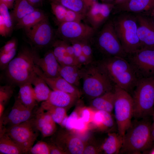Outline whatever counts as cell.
<instances>
[{
    "instance_id": "cell-1",
    "label": "cell",
    "mask_w": 154,
    "mask_h": 154,
    "mask_svg": "<svg viewBox=\"0 0 154 154\" xmlns=\"http://www.w3.org/2000/svg\"><path fill=\"white\" fill-rule=\"evenodd\" d=\"M36 49L24 46L4 70L5 77L10 84L19 86L31 82L37 74V61L39 57Z\"/></svg>"
},
{
    "instance_id": "cell-2",
    "label": "cell",
    "mask_w": 154,
    "mask_h": 154,
    "mask_svg": "<svg viewBox=\"0 0 154 154\" xmlns=\"http://www.w3.org/2000/svg\"><path fill=\"white\" fill-rule=\"evenodd\" d=\"M149 118L135 119L123 136L119 154L146 153L153 146Z\"/></svg>"
},
{
    "instance_id": "cell-3",
    "label": "cell",
    "mask_w": 154,
    "mask_h": 154,
    "mask_svg": "<svg viewBox=\"0 0 154 154\" xmlns=\"http://www.w3.org/2000/svg\"><path fill=\"white\" fill-rule=\"evenodd\" d=\"M97 62L114 85L129 93L134 90L138 79L125 58L118 56L110 57L103 58Z\"/></svg>"
},
{
    "instance_id": "cell-4",
    "label": "cell",
    "mask_w": 154,
    "mask_h": 154,
    "mask_svg": "<svg viewBox=\"0 0 154 154\" xmlns=\"http://www.w3.org/2000/svg\"><path fill=\"white\" fill-rule=\"evenodd\" d=\"M81 68L83 92L92 100L114 90V85L99 66L92 62Z\"/></svg>"
},
{
    "instance_id": "cell-5",
    "label": "cell",
    "mask_w": 154,
    "mask_h": 154,
    "mask_svg": "<svg viewBox=\"0 0 154 154\" xmlns=\"http://www.w3.org/2000/svg\"><path fill=\"white\" fill-rule=\"evenodd\" d=\"M114 15L112 20L114 28L125 52L127 54L141 49L135 14L122 12Z\"/></svg>"
},
{
    "instance_id": "cell-6",
    "label": "cell",
    "mask_w": 154,
    "mask_h": 154,
    "mask_svg": "<svg viewBox=\"0 0 154 154\" xmlns=\"http://www.w3.org/2000/svg\"><path fill=\"white\" fill-rule=\"evenodd\" d=\"M135 119L149 118L154 111V77L138 79L132 96Z\"/></svg>"
},
{
    "instance_id": "cell-7",
    "label": "cell",
    "mask_w": 154,
    "mask_h": 154,
    "mask_svg": "<svg viewBox=\"0 0 154 154\" xmlns=\"http://www.w3.org/2000/svg\"><path fill=\"white\" fill-rule=\"evenodd\" d=\"M115 99L113 111L118 133L123 136L130 127L133 116V104L130 94L114 85Z\"/></svg>"
},
{
    "instance_id": "cell-8",
    "label": "cell",
    "mask_w": 154,
    "mask_h": 154,
    "mask_svg": "<svg viewBox=\"0 0 154 154\" xmlns=\"http://www.w3.org/2000/svg\"><path fill=\"white\" fill-rule=\"evenodd\" d=\"M96 44L104 58L118 56L126 58L124 51L116 33L111 19L103 25L96 39Z\"/></svg>"
},
{
    "instance_id": "cell-9",
    "label": "cell",
    "mask_w": 154,
    "mask_h": 154,
    "mask_svg": "<svg viewBox=\"0 0 154 154\" xmlns=\"http://www.w3.org/2000/svg\"><path fill=\"white\" fill-rule=\"evenodd\" d=\"M39 131L34 117L20 123L0 130L6 133L27 154L38 137Z\"/></svg>"
},
{
    "instance_id": "cell-10",
    "label": "cell",
    "mask_w": 154,
    "mask_h": 154,
    "mask_svg": "<svg viewBox=\"0 0 154 154\" xmlns=\"http://www.w3.org/2000/svg\"><path fill=\"white\" fill-rule=\"evenodd\" d=\"M125 59L138 79L154 77V49L141 48L127 54Z\"/></svg>"
},
{
    "instance_id": "cell-11",
    "label": "cell",
    "mask_w": 154,
    "mask_h": 154,
    "mask_svg": "<svg viewBox=\"0 0 154 154\" xmlns=\"http://www.w3.org/2000/svg\"><path fill=\"white\" fill-rule=\"evenodd\" d=\"M56 36L61 40L70 43L73 41L89 40L96 30L91 26L81 21H73L58 24Z\"/></svg>"
},
{
    "instance_id": "cell-12",
    "label": "cell",
    "mask_w": 154,
    "mask_h": 154,
    "mask_svg": "<svg viewBox=\"0 0 154 154\" xmlns=\"http://www.w3.org/2000/svg\"><path fill=\"white\" fill-rule=\"evenodd\" d=\"M24 30L33 46L32 47L35 49L52 46L55 40L56 32L50 24L48 17L34 26Z\"/></svg>"
},
{
    "instance_id": "cell-13",
    "label": "cell",
    "mask_w": 154,
    "mask_h": 154,
    "mask_svg": "<svg viewBox=\"0 0 154 154\" xmlns=\"http://www.w3.org/2000/svg\"><path fill=\"white\" fill-rule=\"evenodd\" d=\"M52 135V142L66 154H83L85 142L70 131L61 129Z\"/></svg>"
},
{
    "instance_id": "cell-14",
    "label": "cell",
    "mask_w": 154,
    "mask_h": 154,
    "mask_svg": "<svg viewBox=\"0 0 154 154\" xmlns=\"http://www.w3.org/2000/svg\"><path fill=\"white\" fill-rule=\"evenodd\" d=\"M23 104L17 98L8 114L0 118V129L26 121L33 117V111Z\"/></svg>"
},
{
    "instance_id": "cell-15",
    "label": "cell",
    "mask_w": 154,
    "mask_h": 154,
    "mask_svg": "<svg viewBox=\"0 0 154 154\" xmlns=\"http://www.w3.org/2000/svg\"><path fill=\"white\" fill-rule=\"evenodd\" d=\"M114 5L113 3L95 2L88 9L85 18L96 31L108 20Z\"/></svg>"
},
{
    "instance_id": "cell-16",
    "label": "cell",
    "mask_w": 154,
    "mask_h": 154,
    "mask_svg": "<svg viewBox=\"0 0 154 154\" xmlns=\"http://www.w3.org/2000/svg\"><path fill=\"white\" fill-rule=\"evenodd\" d=\"M135 15L137 34L141 48L154 49V26L152 20L145 14Z\"/></svg>"
},
{
    "instance_id": "cell-17",
    "label": "cell",
    "mask_w": 154,
    "mask_h": 154,
    "mask_svg": "<svg viewBox=\"0 0 154 154\" xmlns=\"http://www.w3.org/2000/svg\"><path fill=\"white\" fill-rule=\"evenodd\" d=\"M154 10V0H128L114 5L112 11L113 15L120 13L146 14Z\"/></svg>"
},
{
    "instance_id": "cell-18",
    "label": "cell",
    "mask_w": 154,
    "mask_h": 154,
    "mask_svg": "<svg viewBox=\"0 0 154 154\" xmlns=\"http://www.w3.org/2000/svg\"><path fill=\"white\" fill-rule=\"evenodd\" d=\"M36 64L44 75L48 78H54L60 76V65L52 49L48 50L43 57H39Z\"/></svg>"
},
{
    "instance_id": "cell-19",
    "label": "cell",
    "mask_w": 154,
    "mask_h": 154,
    "mask_svg": "<svg viewBox=\"0 0 154 154\" xmlns=\"http://www.w3.org/2000/svg\"><path fill=\"white\" fill-rule=\"evenodd\" d=\"M36 73L45 81L53 90H58L77 96L80 97L81 93L77 87L70 84L60 76L54 78H48L44 75L37 66L36 67Z\"/></svg>"
},
{
    "instance_id": "cell-20",
    "label": "cell",
    "mask_w": 154,
    "mask_h": 154,
    "mask_svg": "<svg viewBox=\"0 0 154 154\" xmlns=\"http://www.w3.org/2000/svg\"><path fill=\"white\" fill-rule=\"evenodd\" d=\"M79 98L64 92L53 90L48 100L44 102L50 105L67 110L77 103Z\"/></svg>"
},
{
    "instance_id": "cell-21",
    "label": "cell",
    "mask_w": 154,
    "mask_h": 154,
    "mask_svg": "<svg viewBox=\"0 0 154 154\" xmlns=\"http://www.w3.org/2000/svg\"><path fill=\"white\" fill-rule=\"evenodd\" d=\"M50 5L52 12L55 16L58 24L68 22L81 21L85 18L81 15L57 3L51 2Z\"/></svg>"
},
{
    "instance_id": "cell-22",
    "label": "cell",
    "mask_w": 154,
    "mask_h": 154,
    "mask_svg": "<svg viewBox=\"0 0 154 154\" xmlns=\"http://www.w3.org/2000/svg\"><path fill=\"white\" fill-rule=\"evenodd\" d=\"M98 131L111 132L115 125V121L112 114L107 112L95 110L91 122Z\"/></svg>"
},
{
    "instance_id": "cell-23",
    "label": "cell",
    "mask_w": 154,
    "mask_h": 154,
    "mask_svg": "<svg viewBox=\"0 0 154 154\" xmlns=\"http://www.w3.org/2000/svg\"><path fill=\"white\" fill-rule=\"evenodd\" d=\"M123 142V137L118 133L110 132L100 145L102 153L105 154H119Z\"/></svg>"
},
{
    "instance_id": "cell-24",
    "label": "cell",
    "mask_w": 154,
    "mask_h": 154,
    "mask_svg": "<svg viewBox=\"0 0 154 154\" xmlns=\"http://www.w3.org/2000/svg\"><path fill=\"white\" fill-rule=\"evenodd\" d=\"M115 99L114 90L91 100L90 107L95 110L112 114L114 110Z\"/></svg>"
},
{
    "instance_id": "cell-25",
    "label": "cell",
    "mask_w": 154,
    "mask_h": 154,
    "mask_svg": "<svg viewBox=\"0 0 154 154\" xmlns=\"http://www.w3.org/2000/svg\"><path fill=\"white\" fill-rule=\"evenodd\" d=\"M31 82L34 86L33 94L36 101L43 102L47 100L52 91L44 80L37 73Z\"/></svg>"
},
{
    "instance_id": "cell-26",
    "label": "cell",
    "mask_w": 154,
    "mask_h": 154,
    "mask_svg": "<svg viewBox=\"0 0 154 154\" xmlns=\"http://www.w3.org/2000/svg\"><path fill=\"white\" fill-rule=\"evenodd\" d=\"M48 17L42 11L38 8L27 15L17 22L14 29H25L35 25Z\"/></svg>"
},
{
    "instance_id": "cell-27",
    "label": "cell",
    "mask_w": 154,
    "mask_h": 154,
    "mask_svg": "<svg viewBox=\"0 0 154 154\" xmlns=\"http://www.w3.org/2000/svg\"><path fill=\"white\" fill-rule=\"evenodd\" d=\"M19 86V89L17 98L24 105L33 110L36 105L37 101L34 96L31 82L23 83Z\"/></svg>"
},
{
    "instance_id": "cell-28",
    "label": "cell",
    "mask_w": 154,
    "mask_h": 154,
    "mask_svg": "<svg viewBox=\"0 0 154 154\" xmlns=\"http://www.w3.org/2000/svg\"><path fill=\"white\" fill-rule=\"evenodd\" d=\"M81 67L77 66L60 65V76L70 84L77 87L81 79Z\"/></svg>"
},
{
    "instance_id": "cell-29",
    "label": "cell",
    "mask_w": 154,
    "mask_h": 154,
    "mask_svg": "<svg viewBox=\"0 0 154 154\" xmlns=\"http://www.w3.org/2000/svg\"><path fill=\"white\" fill-rule=\"evenodd\" d=\"M13 8L11 15L13 23L16 24L27 15L38 8L26 0H15Z\"/></svg>"
},
{
    "instance_id": "cell-30",
    "label": "cell",
    "mask_w": 154,
    "mask_h": 154,
    "mask_svg": "<svg viewBox=\"0 0 154 154\" xmlns=\"http://www.w3.org/2000/svg\"><path fill=\"white\" fill-rule=\"evenodd\" d=\"M0 154H22V149L4 132H0Z\"/></svg>"
},
{
    "instance_id": "cell-31",
    "label": "cell",
    "mask_w": 154,
    "mask_h": 154,
    "mask_svg": "<svg viewBox=\"0 0 154 154\" xmlns=\"http://www.w3.org/2000/svg\"><path fill=\"white\" fill-rule=\"evenodd\" d=\"M40 106L50 114L56 123L65 128L68 117L66 109L52 106L45 102H42Z\"/></svg>"
},
{
    "instance_id": "cell-32",
    "label": "cell",
    "mask_w": 154,
    "mask_h": 154,
    "mask_svg": "<svg viewBox=\"0 0 154 154\" xmlns=\"http://www.w3.org/2000/svg\"><path fill=\"white\" fill-rule=\"evenodd\" d=\"M59 3L67 8L85 17L88 8L83 0H56Z\"/></svg>"
},
{
    "instance_id": "cell-33",
    "label": "cell",
    "mask_w": 154,
    "mask_h": 154,
    "mask_svg": "<svg viewBox=\"0 0 154 154\" xmlns=\"http://www.w3.org/2000/svg\"><path fill=\"white\" fill-rule=\"evenodd\" d=\"M9 9L5 3L0 1V14L3 17L7 28L8 37L11 35L14 27Z\"/></svg>"
},
{
    "instance_id": "cell-34",
    "label": "cell",
    "mask_w": 154,
    "mask_h": 154,
    "mask_svg": "<svg viewBox=\"0 0 154 154\" xmlns=\"http://www.w3.org/2000/svg\"><path fill=\"white\" fill-rule=\"evenodd\" d=\"M66 42L62 40H55L52 46L54 54L59 63L63 58L68 54L66 48Z\"/></svg>"
},
{
    "instance_id": "cell-35",
    "label": "cell",
    "mask_w": 154,
    "mask_h": 154,
    "mask_svg": "<svg viewBox=\"0 0 154 154\" xmlns=\"http://www.w3.org/2000/svg\"><path fill=\"white\" fill-rule=\"evenodd\" d=\"M14 86L6 85L0 87V104L5 106L12 96L14 92Z\"/></svg>"
},
{
    "instance_id": "cell-36",
    "label": "cell",
    "mask_w": 154,
    "mask_h": 154,
    "mask_svg": "<svg viewBox=\"0 0 154 154\" xmlns=\"http://www.w3.org/2000/svg\"><path fill=\"white\" fill-rule=\"evenodd\" d=\"M27 154H50L48 144L43 141H38L29 149Z\"/></svg>"
},
{
    "instance_id": "cell-37",
    "label": "cell",
    "mask_w": 154,
    "mask_h": 154,
    "mask_svg": "<svg viewBox=\"0 0 154 154\" xmlns=\"http://www.w3.org/2000/svg\"><path fill=\"white\" fill-rule=\"evenodd\" d=\"M17 47L7 52L0 53V68L1 70L6 68L14 58L17 52Z\"/></svg>"
},
{
    "instance_id": "cell-38",
    "label": "cell",
    "mask_w": 154,
    "mask_h": 154,
    "mask_svg": "<svg viewBox=\"0 0 154 154\" xmlns=\"http://www.w3.org/2000/svg\"><path fill=\"white\" fill-rule=\"evenodd\" d=\"M81 106L77 107L68 116L65 127L67 130L71 131H72L76 122L80 117V112Z\"/></svg>"
},
{
    "instance_id": "cell-39",
    "label": "cell",
    "mask_w": 154,
    "mask_h": 154,
    "mask_svg": "<svg viewBox=\"0 0 154 154\" xmlns=\"http://www.w3.org/2000/svg\"><path fill=\"white\" fill-rule=\"evenodd\" d=\"M102 153L100 145H99L90 141L85 142V146L83 154H98Z\"/></svg>"
},
{
    "instance_id": "cell-40",
    "label": "cell",
    "mask_w": 154,
    "mask_h": 154,
    "mask_svg": "<svg viewBox=\"0 0 154 154\" xmlns=\"http://www.w3.org/2000/svg\"><path fill=\"white\" fill-rule=\"evenodd\" d=\"M91 107H88L82 106L80 112V117L86 122L89 123L91 122L95 110H93Z\"/></svg>"
},
{
    "instance_id": "cell-41",
    "label": "cell",
    "mask_w": 154,
    "mask_h": 154,
    "mask_svg": "<svg viewBox=\"0 0 154 154\" xmlns=\"http://www.w3.org/2000/svg\"><path fill=\"white\" fill-rule=\"evenodd\" d=\"M88 123L85 121L80 117L75 123L72 132L78 133L85 132L88 128Z\"/></svg>"
},
{
    "instance_id": "cell-42",
    "label": "cell",
    "mask_w": 154,
    "mask_h": 154,
    "mask_svg": "<svg viewBox=\"0 0 154 154\" xmlns=\"http://www.w3.org/2000/svg\"><path fill=\"white\" fill-rule=\"evenodd\" d=\"M18 42L15 38H13L7 42L0 49V53L7 52L17 47Z\"/></svg>"
},
{
    "instance_id": "cell-43",
    "label": "cell",
    "mask_w": 154,
    "mask_h": 154,
    "mask_svg": "<svg viewBox=\"0 0 154 154\" xmlns=\"http://www.w3.org/2000/svg\"><path fill=\"white\" fill-rule=\"evenodd\" d=\"M62 66H77L81 67L76 58L72 56L67 54L65 56L59 63Z\"/></svg>"
},
{
    "instance_id": "cell-44",
    "label": "cell",
    "mask_w": 154,
    "mask_h": 154,
    "mask_svg": "<svg viewBox=\"0 0 154 154\" xmlns=\"http://www.w3.org/2000/svg\"><path fill=\"white\" fill-rule=\"evenodd\" d=\"M82 53L92 60V52L91 47L89 42V40L82 41Z\"/></svg>"
},
{
    "instance_id": "cell-45",
    "label": "cell",
    "mask_w": 154,
    "mask_h": 154,
    "mask_svg": "<svg viewBox=\"0 0 154 154\" xmlns=\"http://www.w3.org/2000/svg\"><path fill=\"white\" fill-rule=\"evenodd\" d=\"M70 43L74 48V56L77 59L82 54V41H73Z\"/></svg>"
},
{
    "instance_id": "cell-46",
    "label": "cell",
    "mask_w": 154,
    "mask_h": 154,
    "mask_svg": "<svg viewBox=\"0 0 154 154\" xmlns=\"http://www.w3.org/2000/svg\"><path fill=\"white\" fill-rule=\"evenodd\" d=\"M48 144L50 154H66L64 151L54 143L52 142Z\"/></svg>"
},
{
    "instance_id": "cell-47",
    "label": "cell",
    "mask_w": 154,
    "mask_h": 154,
    "mask_svg": "<svg viewBox=\"0 0 154 154\" xmlns=\"http://www.w3.org/2000/svg\"><path fill=\"white\" fill-rule=\"evenodd\" d=\"M0 34L3 37H8L7 28L3 17L0 14Z\"/></svg>"
},
{
    "instance_id": "cell-48",
    "label": "cell",
    "mask_w": 154,
    "mask_h": 154,
    "mask_svg": "<svg viewBox=\"0 0 154 154\" xmlns=\"http://www.w3.org/2000/svg\"><path fill=\"white\" fill-rule=\"evenodd\" d=\"M77 60L81 66L82 65H86L92 62V60L88 58L83 53L77 58Z\"/></svg>"
},
{
    "instance_id": "cell-49",
    "label": "cell",
    "mask_w": 154,
    "mask_h": 154,
    "mask_svg": "<svg viewBox=\"0 0 154 154\" xmlns=\"http://www.w3.org/2000/svg\"><path fill=\"white\" fill-rule=\"evenodd\" d=\"M36 8H38L42 5L43 0H26Z\"/></svg>"
},
{
    "instance_id": "cell-50",
    "label": "cell",
    "mask_w": 154,
    "mask_h": 154,
    "mask_svg": "<svg viewBox=\"0 0 154 154\" xmlns=\"http://www.w3.org/2000/svg\"><path fill=\"white\" fill-rule=\"evenodd\" d=\"M66 48L67 53L68 55L74 57V50L72 46V45H70L66 42Z\"/></svg>"
},
{
    "instance_id": "cell-51",
    "label": "cell",
    "mask_w": 154,
    "mask_h": 154,
    "mask_svg": "<svg viewBox=\"0 0 154 154\" xmlns=\"http://www.w3.org/2000/svg\"><path fill=\"white\" fill-rule=\"evenodd\" d=\"M15 0H5V3L9 9L13 7Z\"/></svg>"
},
{
    "instance_id": "cell-52",
    "label": "cell",
    "mask_w": 154,
    "mask_h": 154,
    "mask_svg": "<svg viewBox=\"0 0 154 154\" xmlns=\"http://www.w3.org/2000/svg\"><path fill=\"white\" fill-rule=\"evenodd\" d=\"M5 108V106L2 104H0V118H1L3 115Z\"/></svg>"
},
{
    "instance_id": "cell-53",
    "label": "cell",
    "mask_w": 154,
    "mask_h": 154,
    "mask_svg": "<svg viewBox=\"0 0 154 154\" xmlns=\"http://www.w3.org/2000/svg\"><path fill=\"white\" fill-rule=\"evenodd\" d=\"M151 135L152 139L154 143V125L152 124L151 128Z\"/></svg>"
},
{
    "instance_id": "cell-54",
    "label": "cell",
    "mask_w": 154,
    "mask_h": 154,
    "mask_svg": "<svg viewBox=\"0 0 154 154\" xmlns=\"http://www.w3.org/2000/svg\"><path fill=\"white\" fill-rule=\"evenodd\" d=\"M128 0H114V5L119 4L123 3Z\"/></svg>"
},
{
    "instance_id": "cell-55",
    "label": "cell",
    "mask_w": 154,
    "mask_h": 154,
    "mask_svg": "<svg viewBox=\"0 0 154 154\" xmlns=\"http://www.w3.org/2000/svg\"><path fill=\"white\" fill-rule=\"evenodd\" d=\"M88 9L91 5V4L90 0H83Z\"/></svg>"
},
{
    "instance_id": "cell-56",
    "label": "cell",
    "mask_w": 154,
    "mask_h": 154,
    "mask_svg": "<svg viewBox=\"0 0 154 154\" xmlns=\"http://www.w3.org/2000/svg\"><path fill=\"white\" fill-rule=\"evenodd\" d=\"M150 154H154V146H153L151 149L148 151L146 153Z\"/></svg>"
},
{
    "instance_id": "cell-57",
    "label": "cell",
    "mask_w": 154,
    "mask_h": 154,
    "mask_svg": "<svg viewBox=\"0 0 154 154\" xmlns=\"http://www.w3.org/2000/svg\"><path fill=\"white\" fill-rule=\"evenodd\" d=\"M114 0H105V3H106L114 4Z\"/></svg>"
},
{
    "instance_id": "cell-58",
    "label": "cell",
    "mask_w": 154,
    "mask_h": 154,
    "mask_svg": "<svg viewBox=\"0 0 154 154\" xmlns=\"http://www.w3.org/2000/svg\"><path fill=\"white\" fill-rule=\"evenodd\" d=\"M90 0L92 5L94 2L98 1V0Z\"/></svg>"
},
{
    "instance_id": "cell-59",
    "label": "cell",
    "mask_w": 154,
    "mask_h": 154,
    "mask_svg": "<svg viewBox=\"0 0 154 154\" xmlns=\"http://www.w3.org/2000/svg\"><path fill=\"white\" fill-rule=\"evenodd\" d=\"M152 116H153V122L152 124L154 125V112L153 114V115H152Z\"/></svg>"
},
{
    "instance_id": "cell-60",
    "label": "cell",
    "mask_w": 154,
    "mask_h": 154,
    "mask_svg": "<svg viewBox=\"0 0 154 154\" xmlns=\"http://www.w3.org/2000/svg\"><path fill=\"white\" fill-rule=\"evenodd\" d=\"M153 20H152V22L153 23V24L154 25V14H153Z\"/></svg>"
},
{
    "instance_id": "cell-61",
    "label": "cell",
    "mask_w": 154,
    "mask_h": 154,
    "mask_svg": "<svg viewBox=\"0 0 154 154\" xmlns=\"http://www.w3.org/2000/svg\"><path fill=\"white\" fill-rule=\"evenodd\" d=\"M102 3H105V0H100Z\"/></svg>"
},
{
    "instance_id": "cell-62",
    "label": "cell",
    "mask_w": 154,
    "mask_h": 154,
    "mask_svg": "<svg viewBox=\"0 0 154 154\" xmlns=\"http://www.w3.org/2000/svg\"><path fill=\"white\" fill-rule=\"evenodd\" d=\"M50 0L51 1V2H54V1H55L56 0Z\"/></svg>"
}]
</instances>
